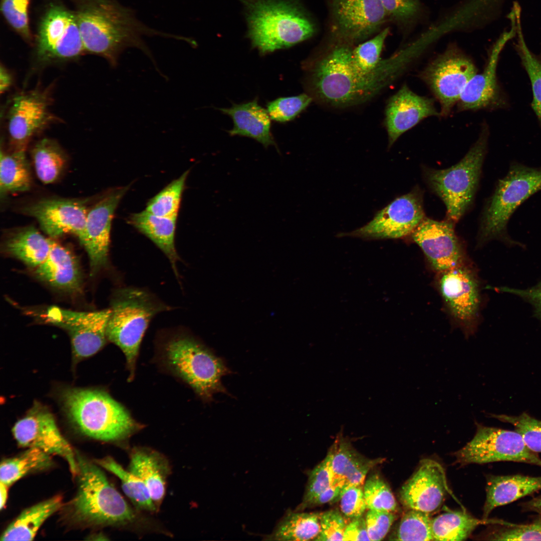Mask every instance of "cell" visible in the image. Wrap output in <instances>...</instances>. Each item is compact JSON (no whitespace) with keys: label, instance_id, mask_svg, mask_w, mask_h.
<instances>
[{"label":"cell","instance_id":"7a4b0ae2","mask_svg":"<svg viewBox=\"0 0 541 541\" xmlns=\"http://www.w3.org/2000/svg\"><path fill=\"white\" fill-rule=\"evenodd\" d=\"M85 52L105 59L116 67L126 49L137 48L156 65L143 37L160 36L182 40V36L152 29L139 20L135 12L118 0H70Z\"/></svg>","mask_w":541,"mask_h":541},{"label":"cell","instance_id":"52a82bcc","mask_svg":"<svg viewBox=\"0 0 541 541\" xmlns=\"http://www.w3.org/2000/svg\"><path fill=\"white\" fill-rule=\"evenodd\" d=\"M111 309L107 340L124 353L132 379L140 345L149 322L168 307L144 290L124 288L116 292Z\"/></svg>","mask_w":541,"mask_h":541},{"label":"cell","instance_id":"11a10c76","mask_svg":"<svg viewBox=\"0 0 541 541\" xmlns=\"http://www.w3.org/2000/svg\"><path fill=\"white\" fill-rule=\"evenodd\" d=\"M344 540H370L369 537L365 517L361 516L353 518L347 524L344 533Z\"/></svg>","mask_w":541,"mask_h":541},{"label":"cell","instance_id":"f1b7e54d","mask_svg":"<svg viewBox=\"0 0 541 541\" xmlns=\"http://www.w3.org/2000/svg\"><path fill=\"white\" fill-rule=\"evenodd\" d=\"M128 470L145 483L156 507L160 505L169 470L164 457L151 449L136 448L131 452Z\"/></svg>","mask_w":541,"mask_h":541},{"label":"cell","instance_id":"ba28073f","mask_svg":"<svg viewBox=\"0 0 541 541\" xmlns=\"http://www.w3.org/2000/svg\"><path fill=\"white\" fill-rule=\"evenodd\" d=\"M540 190L541 168L511 164L485 205L479 228L480 241L497 239L509 244H517L507 234L508 222L522 202Z\"/></svg>","mask_w":541,"mask_h":541},{"label":"cell","instance_id":"6da1fadb","mask_svg":"<svg viewBox=\"0 0 541 541\" xmlns=\"http://www.w3.org/2000/svg\"><path fill=\"white\" fill-rule=\"evenodd\" d=\"M352 49L338 43L309 69L306 85L313 99L341 108L366 102L397 78L411 60L407 52L400 51L365 73L352 64Z\"/></svg>","mask_w":541,"mask_h":541},{"label":"cell","instance_id":"2e32d148","mask_svg":"<svg viewBox=\"0 0 541 541\" xmlns=\"http://www.w3.org/2000/svg\"><path fill=\"white\" fill-rule=\"evenodd\" d=\"M111 314V309L78 312L52 307L46 318L48 323L68 332L74 356L82 359L95 354L105 345Z\"/></svg>","mask_w":541,"mask_h":541},{"label":"cell","instance_id":"74e56055","mask_svg":"<svg viewBox=\"0 0 541 541\" xmlns=\"http://www.w3.org/2000/svg\"><path fill=\"white\" fill-rule=\"evenodd\" d=\"M96 463L116 475L120 480L122 489L133 504L139 509L154 511L157 507L153 502L145 483L128 470H126L112 457L98 459Z\"/></svg>","mask_w":541,"mask_h":541},{"label":"cell","instance_id":"f546056e","mask_svg":"<svg viewBox=\"0 0 541 541\" xmlns=\"http://www.w3.org/2000/svg\"><path fill=\"white\" fill-rule=\"evenodd\" d=\"M177 218L154 215L146 210L132 213L129 223L150 239L166 255L178 277L176 264L180 259L175 247Z\"/></svg>","mask_w":541,"mask_h":541},{"label":"cell","instance_id":"f6af8a7d","mask_svg":"<svg viewBox=\"0 0 541 541\" xmlns=\"http://www.w3.org/2000/svg\"><path fill=\"white\" fill-rule=\"evenodd\" d=\"M367 508L393 512L396 511L397 503L387 483L378 475L370 476L365 482L363 488Z\"/></svg>","mask_w":541,"mask_h":541},{"label":"cell","instance_id":"db71d44e","mask_svg":"<svg viewBox=\"0 0 541 541\" xmlns=\"http://www.w3.org/2000/svg\"><path fill=\"white\" fill-rule=\"evenodd\" d=\"M498 290L518 296L530 303L534 308L536 316L541 320V282L525 289L501 287Z\"/></svg>","mask_w":541,"mask_h":541},{"label":"cell","instance_id":"603a6c76","mask_svg":"<svg viewBox=\"0 0 541 541\" xmlns=\"http://www.w3.org/2000/svg\"><path fill=\"white\" fill-rule=\"evenodd\" d=\"M88 210L84 200L60 198L42 199L23 208V212L36 218L51 237L71 233L80 240L84 233Z\"/></svg>","mask_w":541,"mask_h":541},{"label":"cell","instance_id":"484cf974","mask_svg":"<svg viewBox=\"0 0 541 541\" xmlns=\"http://www.w3.org/2000/svg\"><path fill=\"white\" fill-rule=\"evenodd\" d=\"M329 452L332 485L341 489L348 485L362 486L370 470L381 461L365 457L342 437Z\"/></svg>","mask_w":541,"mask_h":541},{"label":"cell","instance_id":"d6a6232c","mask_svg":"<svg viewBox=\"0 0 541 541\" xmlns=\"http://www.w3.org/2000/svg\"><path fill=\"white\" fill-rule=\"evenodd\" d=\"M497 522V519H479L464 511L453 510L431 518V527L433 540H463L478 525Z\"/></svg>","mask_w":541,"mask_h":541},{"label":"cell","instance_id":"83f0119b","mask_svg":"<svg viewBox=\"0 0 541 541\" xmlns=\"http://www.w3.org/2000/svg\"><path fill=\"white\" fill-rule=\"evenodd\" d=\"M541 490V476L522 474L489 475L482 518L487 519L496 507L512 502Z\"/></svg>","mask_w":541,"mask_h":541},{"label":"cell","instance_id":"91938a15","mask_svg":"<svg viewBox=\"0 0 541 541\" xmlns=\"http://www.w3.org/2000/svg\"><path fill=\"white\" fill-rule=\"evenodd\" d=\"M8 487L5 484L1 482L0 483V495H1V503L0 508L2 509L5 506L8 493Z\"/></svg>","mask_w":541,"mask_h":541},{"label":"cell","instance_id":"5bb4252c","mask_svg":"<svg viewBox=\"0 0 541 541\" xmlns=\"http://www.w3.org/2000/svg\"><path fill=\"white\" fill-rule=\"evenodd\" d=\"M419 188L395 198L363 226L340 236L365 239L400 238L410 235L425 217Z\"/></svg>","mask_w":541,"mask_h":541},{"label":"cell","instance_id":"c3c4849f","mask_svg":"<svg viewBox=\"0 0 541 541\" xmlns=\"http://www.w3.org/2000/svg\"><path fill=\"white\" fill-rule=\"evenodd\" d=\"M313 98L309 94L278 98L267 104V111L270 119L279 122H286L294 119L312 102Z\"/></svg>","mask_w":541,"mask_h":541},{"label":"cell","instance_id":"8d00e7d4","mask_svg":"<svg viewBox=\"0 0 541 541\" xmlns=\"http://www.w3.org/2000/svg\"><path fill=\"white\" fill-rule=\"evenodd\" d=\"M32 155L39 179L45 184L56 181L64 170L67 156L56 141L43 138L33 147Z\"/></svg>","mask_w":541,"mask_h":541},{"label":"cell","instance_id":"277c9868","mask_svg":"<svg viewBox=\"0 0 541 541\" xmlns=\"http://www.w3.org/2000/svg\"><path fill=\"white\" fill-rule=\"evenodd\" d=\"M78 489L68 506V515L88 525H117L132 522L135 513L103 471L78 452Z\"/></svg>","mask_w":541,"mask_h":541},{"label":"cell","instance_id":"8fae6325","mask_svg":"<svg viewBox=\"0 0 541 541\" xmlns=\"http://www.w3.org/2000/svg\"><path fill=\"white\" fill-rule=\"evenodd\" d=\"M473 438L455 453L461 465L511 461L541 467V458L526 445L516 431L483 426L476 423Z\"/></svg>","mask_w":541,"mask_h":541},{"label":"cell","instance_id":"30bf717a","mask_svg":"<svg viewBox=\"0 0 541 541\" xmlns=\"http://www.w3.org/2000/svg\"><path fill=\"white\" fill-rule=\"evenodd\" d=\"M33 44L36 59L42 64L76 59L85 52L74 12L60 0L46 5Z\"/></svg>","mask_w":541,"mask_h":541},{"label":"cell","instance_id":"680465c9","mask_svg":"<svg viewBox=\"0 0 541 541\" xmlns=\"http://www.w3.org/2000/svg\"><path fill=\"white\" fill-rule=\"evenodd\" d=\"M521 506L524 511L541 512V495L523 503Z\"/></svg>","mask_w":541,"mask_h":541},{"label":"cell","instance_id":"6f0895ef","mask_svg":"<svg viewBox=\"0 0 541 541\" xmlns=\"http://www.w3.org/2000/svg\"><path fill=\"white\" fill-rule=\"evenodd\" d=\"M12 84V77L7 69L2 65L0 68V92L5 93Z\"/></svg>","mask_w":541,"mask_h":541},{"label":"cell","instance_id":"3957f363","mask_svg":"<svg viewBox=\"0 0 541 541\" xmlns=\"http://www.w3.org/2000/svg\"><path fill=\"white\" fill-rule=\"evenodd\" d=\"M245 8L247 36L264 55L313 36L314 24L300 0H239Z\"/></svg>","mask_w":541,"mask_h":541},{"label":"cell","instance_id":"9a60e30c","mask_svg":"<svg viewBox=\"0 0 541 541\" xmlns=\"http://www.w3.org/2000/svg\"><path fill=\"white\" fill-rule=\"evenodd\" d=\"M331 12L338 43L350 45L367 39L389 20L381 0H331Z\"/></svg>","mask_w":541,"mask_h":541},{"label":"cell","instance_id":"ac0fdd59","mask_svg":"<svg viewBox=\"0 0 541 541\" xmlns=\"http://www.w3.org/2000/svg\"><path fill=\"white\" fill-rule=\"evenodd\" d=\"M438 286L451 314L466 333L473 331L480 306L478 281L464 263L439 273Z\"/></svg>","mask_w":541,"mask_h":541},{"label":"cell","instance_id":"5b68a950","mask_svg":"<svg viewBox=\"0 0 541 541\" xmlns=\"http://www.w3.org/2000/svg\"><path fill=\"white\" fill-rule=\"evenodd\" d=\"M62 397L70 419L89 437L104 441H119L140 428L127 410L104 391L70 389Z\"/></svg>","mask_w":541,"mask_h":541},{"label":"cell","instance_id":"9f6ffc18","mask_svg":"<svg viewBox=\"0 0 541 541\" xmlns=\"http://www.w3.org/2000/svg\"><path fill=\"white\" fill-rule=\"evenodd\" d=\"M342 489L332 485L319 495L311 503L310 506L327 503L339 499Z\"/></svg>","mask_w":541,"mask_h":541},{"label":"cell","instance_id":"7c38bea8","mask_svg":"<svg viewBox=\"0 0 541 541\" xmlns=\"http://www.w3.org/2000/svg\"><path fill=\"white\" fill-rule=\"evenodd\" d=\"M477 73L473 61L452 45L430 62L420 77L439 102L441 116H446L457 104L468 81Z\"/></svg>","mask_w":541,"mask_h":541},{"label":"cell","instance_id":"e575fe53","mask_svg":"<svg viewBox=\"0 0 541 541\" xmlns=\"http://www.w3.org/2000/svg\"><path fill=\"white\" fill-rule=\"evenodd\" d=\"M32 176L25 149H15L9 153L1 151V193L24 192L32 185Z\"/></svg>","mask_w":541,"mask_h":541},{"label":"cell","instance_id":"4316f807","mask_svg":"<svg viewBox=\"0 0 541 541\" xmlns=\"http://www.w3.org/2000/svg\"><path fill=\"white\" fill-rule=\"evenodd\" d=\"M219 110L233 120V127L228 131L230 135L249 137L265 148L273 146L279 150L270 131L271 119L267 110L260 106L256 99Z\"/></svg>","mask_w":541,"mask_h":541},{"label":"cell","instance_id":"cb8c5ba5","mask_svg":"<svg viewBox=\"0 0 541 541\" xmlns=\"http://www.w3.org/2000/svg\"><path fill=\"white\" fill-rule=\"evenodd\" d=\"M433 99L413 92L406 84L389 99L385 109V124L390 147L404 133L423 119L440 116Z\"/></svg>","mask_w":541,"mask_h":541},{"label":"cell","instance_id":"bcb514c9","mask_svg":"<svg viewBox=\"0 0 541 541\" xmlns=\"http://www.w3.org/2000/svg\"><path fill=\"white\" fill-rule=\"evenodd\" d=\"M30 0H2L1 10L9 26L26 42L33 44V36L30 27L29 6Z\"/></svg>","mask_w":541,"mask_h":541},{"label":"cell","instance_id":"ffe728a7","mask_svg":"<svg viewBox=\"0 0 541 541\" xmlns=\"http://www.w3.org/2000/svg\"><path fill=\"white\" fill-rule=\"evenodd\" d=\"M130 185L113 188L88 210L80 240L88 253L91 273L96 274L108 262L110 232L115 211Z\"/></svg>","mask_w":541,"mask_h":541},{"label":"cell","instance_id":"4dcf8cb0","mask_svg":"<svg viewBox=\"0 0 541 541\" xmlns=\"http://www.w3.org/2000/svg\"><path fill=\"white\" fill-rule=\"evenodd\" d=\"M63 506L55 496L24 510L7 527L1 540H32L43 523Z\"/></svg>","mask_w":541,"mask_h":541},{"label":"cell","instance_id":"ee69618b","mask_svg":"<svg viewBox=\"0 0 541 541\" xmlns=\"http://www.w3.org/2000/svg\"><path fill=\"white\" fill-rule=\"evenodd\" d=\"M532 521L514 524L500 520L497 526L486 534L491 540H541V512Z\"/></svg>","mask_w":541,"mask_h":541},{"label":"cell","instance_id":"d6986e66","mask_svg":"<svg viewBox=\"0 0 541 541\" xmlns=\"http://www.w3.org/2000/svg\"><path fill=\"white\" fill-rule=\"evenodd\" d=\"M47 90L35 89L15 97L7 115V128L15 149H25L31 138L56 120Z\"/></svg>","mask_w":541,"mask_h":541},{"label":"cell","instance_id":"e0dca14e","mask_svg":"<svg viewBox=\"0 0 541 541\" xmlns=\"http://www.w3.org/2000/svg\"><path fill=\"white\" fill-rule=\"evenodd\" d=\"M12 432L18 444L34 448L50 455H58L66 460L72 475L76 476V453L60 432L54 418L47 410L33 408L14 426Z\"/></svg>","mask_w":541,"mask_h":541},{"label":"cell","instance_id":"f35d334b","mask_svg":"<svg viewBox=\"0 0 541 541\" xmlns=\"http://www.w3.org/2000/svg\"><path fill=\"white\" fill-rule=\"evenodd\" d=\"M515 37L514 48L531 83L533 94L531 107L541 124V53L535 55L528 48L522 33L520 12L516 15Z\"/></svg>","mask_w":541,"mask_h":541},{"label":"cell","instance_id":"d590c367","mask_svg":"<svg viewBox=\"0 0 541 541\" xmlns=\"http://www.w3.org/2000/svg\"><path fill=\"white\" fill-rule=\"evenodd\" d=\"M53 464L51 455L37 448H28L20 455L2 462L1 482L9 487L24 476L48 469Z\"/></svg>","mask_w":541,"mask_h":541},{"label":"cell","instance_id":"1f68e13d","mask_svg":"<svg viewBox=\"0 0 541 541\" xmlns=\"http://www.w3.org/2000/svg\"><path fill=\"white\" fill-rule=\"evenodd\" d=\"M51 238H47L32 226L21 228L7 239L5 248L28 266L36 268L48 257Z\"/></svg>","mask_w":541,"mask_h":541},{"label":"cell","instance_id":"60d3db41","mask_svg":"<svg viewBox=\"0 0 541 541\" xmlns=\"http://www.w3.org/2000/svg\"><path fill=\"white\" fill-rule=\"evenodd\" d=\"M189 170L173 180L147 202L145 210L154 215L177 218Z\"/></svg>","mask_w":541,"mask_h":541},{"label":"cell","instance_id":"7dc6e473","mask_svg":"<svg viewBox=\"0 0 541 541\" xmlns=\"http://www.w3.org/2000/svg\"><path fill=\"white\" fill-rule=\"evenodd\" d=\"M498 420L511 424L521 436L526 445L535 453H541V420L526 413L518 416L493 415Z\"/></svg>","mask_w":541,"mask_h":541},{"label":"cell","instance_id":"44dd1931","mask_svg":"<svg viewBox=\"0 0 541 541\" xmlns=\"http://www.w3.org/2000/svg\"><path fill=\"white\" fill-rule=\"evenodd\" d=\"M454 226L447 220L425 217L410 235L439 273L464 263L463 249Z\"/></svg>","mask_w":541,"mask_h":541},{"label":"cell","instance_id":"816d5d0a","mask_svg":"<svg viewBox=\"0 0 541 541\" xmlns=\"http://www.w3.org/2000/svg\"><path fill=\"white\" fill-rule=\"evenodd\" d=\"M321 530L315 540H344V533L347 525L345 519L336 509L320 513Z\"/></svg>","mask_w":541,"mask_h":541},{"label":"cell","instance_id":"f5cc1de1","mask_svg":"<svg viewBox=\"0 0 541 541\" xmlns=\"http://www.w3.org/2000/svg\"><path fill=\"white\" fill-rule=\"evenodd\" d=\"M365 518L370 540H381L388 533L396 515L393 512L369 509Z\"/></svg>","mask_w":541,"mask_h":541},{"label":"cell","instance_id":"4fadbf2b","mask_svg":"<svg viewBox=\"0 0 541 541\" xmlns=\"http://www.w3.org/2000/svg\"><path fill=\"white\" fill-rule=\"evenodd\" d=\"M510 27L503 32L491 49L483 71L468 81L457 103L459 111L494 110L505 108L508 103L498 82L497 66L499 56L506 43L515 37L516 14L511 11L508 15Z\"/></svg>","mask_w":541,"mask_h":541},{"label":"cell","instance_id":"f907efd6","mask_svg":"<svg viewBox=\"0 0 541 541\" xmlns=\"http://www.w3.org/2000/svg\"><path fill=\"white\" fill-rule=\"evenodd\" d=\"M342 512L347 517L355 518L363 516L366 503L362 485H348L341 490L339 496Z\"/></svg>","mask_w":541,"mask_h":541},{"label":"cell","instance_id":"681fc988","mask_svg":"<svg viewBox=\"0 0 541 541\" xmlns=\"http://www.w3.org/2000/svg\"><path fill=\"white\" fill-rule=\"evenodd\" d=\"M330 454L317 465L309 474L308 482L300 508L310 506L312 502L332 485Z\"/></svg>","mask_w":541,"mask_h":541},{"label":"cell","instance_id":"9c48e42d","mask_svg":"<svg viewBox=\"0 0 541 541\" xmlns=\"http://www.w3.org/2000/svg\"><path fill=\"white\" fill-rule=\"evenodd\" d=\"M164 355L169 368L204 401L212 400L215 393H227L221 378L230 370L200 342L190 337L174 338L166 344Z\"/></svg>","mask_w":541,"mask_h":541},{"label":"cell","instance_id":"ab89813d","mask_svg":"<svg viewBox=\"0 0 541 541\" xmlns=\"http://www.w3.org/2000/svg\"><path fill=\"white\" fill-rule=\"evenodd\" d=\"M390 20L398 26L405 35L413 32L427 18V12L421 0H381Z\"/></svg>","mask_w":541,"mask_h":541},{"label":"cell","instance_id":"d4e9b609","mask_svg":"<svg viewBox=\"0 0 541 541\" xmlns=\"http://www.w3.org/2000/svg\"><path fill=\"white\" fill-rule=\"evenodd\" d=\"M51 244L48 257L36 268L37 276L57 289L68 293L80 292L82 279L76 257L68 249L51 239Z\"/></svg>","mask_w":541,"mask_h":541},{"label":"cell","instance_id":"b9f144b4","mask_svg":"<svg viewBox=\"0 0 541 541\" xmlns=\"http://www.w3.org/2000/svg\"><path fill=\"white\" fill-rule=\"evenodd\" d=\"M430 514L416 509H409L402 516L390 536L395 540H433Z\"/></svg>","mask_w":541,"mask_h":541},{"label":"cell","instance_id":"7bdbcfd3","mask_svg":"<svg viewBox=\"0 0 541 541\" xmlns=\"http://www.w3.org/2000/svg\"><path fill=\"white\" fill-rule=\"evenodd\" d=\"M389 33V29L386 28L371 39L353 48L351 61L353 66L365 73L375 70L382 60L381 54Z\"/></svg>","mask_w":541,"mask_h":541},{"label":"cell","instance_id":"836d02e7","mask_svg":"<svg viewBox=\"0 0 541 541\" xmlns=\"http://www.w3.org/2000/svg\"><path fill=\"white\" fill-rule=\"evenodd\" d=\"M320 513L289 511L267 535L269 540H315L321 530Z\"/></svg>","mask_w":541,"mask_h":541},{"label":"cell","instance_id":"8992f818","mask_svg":"<svg viewBox=\"0 0 541 541\" xmlns=\"http://www.w3.org/2000/svg\"><path fill=\"white\" fill-rule=\"evenodd\" d=\"M489 130L484 124L479 136L464 157L447 169L425 168L429 187L445 204L446 220L454 224L471 206L487 150Z\"/></svg>","mask_w":541,"mask_h":541},{"label":"cell","instance_id":"7402d4cb","mask_svg":"<svg viewBox=\"0 0 541 541\" xmlns=\"http://www.w3.org/2000/svg\"><path fill=\"white\" fill-rule=\"evenodd\" d=\"M449 491L442 466L425 458L401 487L399 498L407 508L430 514L440 508Z\"/></svg>","mask_w":541,"mask_h":541}]
</instances>
